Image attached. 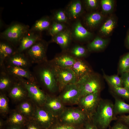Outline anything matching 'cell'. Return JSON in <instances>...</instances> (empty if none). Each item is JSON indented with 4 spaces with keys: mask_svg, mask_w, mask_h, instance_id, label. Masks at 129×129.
I'll use <instances>...</instances> for the list:
<instances>
[{
    "mask_svg": "<svg viewBox=\"0 0 129 129\" xmlns=\"http://www.w3.org/2000/svg\"><path fill=\"white\" fill-rule=\"evenodd\" d=\"M37 83L42 84L49 92L54 93L59 89L53 67L47 61L37 64L32 72Z\"/></svg>",
    "mask_w": 129,
    "mask_h": 129,
    "instance_id": "obj_1",
    "label": "cell"
},
{
    "mask_svg": "<svg viewBox=\"0 0 129 129\" xmlns=\"http://www.w3.org/2000/svg\"><path fill=\"white\" fill-rule=\"evenodd\" d=\"M113 107L111 101L101 100L91 118L98 129H106L115 118Z\"/></svg>",
    "mask_w": 129,
    "mask_h": 129,
    "instance_id": "obj_2",
    "label": "cell"
},
{
    "mask_svg": "<svg viewBox=\"0 0 129 129\" xmlns=\"http://www.w3.org/2000/svg\"><path fill=\"white\" fill-rule=\"evenodd\" d=\"M79 89L81 98L95 92H100L101 84L99 77L91 72L85 75L76 83Z\"/></svg>",
    "mask_w": 129,
    "mask_h": 129,
    "instance_id": "obj_3",
    "label": "cell"
},
{
    "mask_svg": "<svg viewBox=\"0 0 129 129\" xmlns=\"http://www.w3.org/2000/svg\"><path fill=\"white\" fill-rule=\"evenodd\" d=\"M63 124L71 125L83 124L89 118L81 109L77 108H65L57 118Z\"/></svg>",
    "mask_w": 129,
    "mask_h": 129,
    "instance_id": "obj_4",
    "label": "cell"
},
{
    "mask_svg": "<svg viewBox=\"0 0 129 129\" xmlns=\"http://www.w3.org/2000/svg\"><path fill=\"white\" fill-rule=\"evenodd\" d=\"M29 30L28 25L15 23L1 32L0 37L13 45H19L22 37Z\"/></svg>",
    "mask_w": 129,
    "mask_h": 129,
    "instance_id": "obj_5",
    "label": "cell"
},
{
    "mask_svg": "<svg viewBox=\"0 0 129 129\" xmlns=\"http://www.w3.org/2000/svg\"><path fill=\"white\" fill-rule=\"evenodd\" d=\"M51 64L53 70L59 90L61 91L67 85L76 83L77 79L71 68H62Z\"/></svg>",
    "mask_w": 129,
    "mask_h": 129,
    "instance_id": "obj_6",
    "label": "cell"
},
{
    "mask_svg": "<svg viewBox=\"0 0 129 129\" xmlns=\"http://www.w3.org/2000/svg\"><path fill=\"white\" fill-rule=\"evenodd\" d=\"M24 86L27 92L28 96L36 105L43 106L47 95L40 89L37 83L22 78H16Z\"/></svg>",
    "mask_w": 129,
    "mask_h": 129,
    "instance_id": "obj_7",
    "label": "cell"
},
{
    "mask_svg": "<svg viewBox=\"0 0 129 129\" xmlns=\"http://www.w3.org/2000/svg\"><path fill=\"white\" fill-rule=\"evenodd\" d=\"M100 92H95L81 97L78 104L82 110L91 119L95 112L101 100Z\"/></svg>",
    "mask_w": 129,
    "mask_h": 129,
    "instance_id": "obj_8",
    "label": "cell"
},
{
    "mask_svg": "<svg viewBox=\"0 0 129 129\" xmlns=\"http://www.w3.org/2000/svg\"><path fill=\"white\" fill-rule=\"evenodd\" d=\"M46 46L41 40L27 50L25 54L32 64H36L47 61Z\"/></svg>",
    "mask_w": 129,
    "mask_h": 129,
    "instance_id": "obj_9",
    "label": "cell"
},
{
    "mask_svg": "<svg viewBox=\"0 0 129 129\" xmlns=\"http://www.w3.org/2000/svg\"><path fill=\"white\" fill-rule=\"evenodd\" d=\"M57 119V118L43 106L35 105V111L31 119L38 124L43 129H48Z\"/></svg>",
    "mask_w": 129,
    "mask_h": 129,
    "instance_id": "obj_10",
    "label": "cell"
},
{
    "mask_svg": "<svg viewBox=\"0 0 129 129\" xmlns=\"http://www.w3.org/2000/svg\"><path fill=\"white\" fill-rule=\"evenodd\" d=\"M61 91L62 92L58 97L64 105L78 104L81 95L76 83L68 85Z\"/></svg>",
    "mask_w": 129,
    "mask_h": 129,
    "instance_id": "obj_11",
    "label": "cell"
},
{
    "mask_svg": "<svg viewBox=\"0 0 129 129\" xmlns=\"http://www.w3.org/2000/svg\"><path fill=\"white\" fill-rule=\"evenodd\" d=\"M43 106L57 118L65 108L64 104L59 97H54L48 95H47Z\"/></svg>",
    "mask_w": 129,
    "mask_h": 129,
    "instance_id": "obj_12",
    "label": "cell"
},
{
    "mask_svg": "<svg viewBox=\"0 0 129 129\" xmlns=\"http://www.w3.org/2000/svg\"><path fill=\"white\" fill-rule=\"evenodd\" d=\"M38 32L30 30L22 37L19 44L17 52L23 53L27 50L37 41L41 40L40 35Z\"/></svg>",
    "mask_w": 129,
    "mask_h": 129,
    "instance_id": "obj_13",
    "label": "cell"
},
{
    "mask_svg": "<svg viewBox=\"0 0 129 129\" xmlns=\"http://www.w3.org/2000/svg\"><path fill=\"white\" fill-rule=\"evenodd\" d=\"M5 68L9 74L14 77L24 79L37 83L32 72L28 68L7 65H5Z\"/></svg>",
    "mask_w": 129,
    "mask_h": 129,
    "instance_id": "obj_14",
    "label": "cell"
},
{
    "mask_svg": "<svg viewBox=\"0 0 129 129\" xmlns=\"http://www.w3.org/2000/svg\"><path fill=\"white\" fill-rule=\"evenodd\" d=\"M6 65L28 68L32 64L23 53L16 52L5 61Z\"/></svg>",
    "mask_w": 129,
    "mask_h": 129,
    "instance_id": "obj_15",
    "label": "cell"
},
{
    "mask_svg": "<svg viewBox=\"0 0 129 129\" xmlns=\"http://www.w3.org/2000/svg\"><path fill=\"white\" fill-rule=\"evenodd\" d=\"M8 91L10 96L16 100H21L28 96L26 88L18 79L10 89Z\"/></svg>",
    "mask_w": 129,
    "mask_h": 129,
    "instance_id": "obj_16",
    "label": "cell"
},
{
    "mask_svg": "<svg viewBox=\"0 0 129 129\" xmlns=\"http://www.w3.org/2000/svg\"><path fill=\"white\" fill-rule=\"evenodd\" d=\"M0 90L1 91H8L17 79L9 74L5 70V66L0 67Z\"/></svg>",
    "mask_w": 129,
    "mask_h": 129,
    "instance_id": "obj_17",
    "label": "cell"
},
{
    "mask_svg": "<svg viewBox=\"0 0 129 129\" xmlns=\"http://www.w3.org/2000/svg\"><path fill=\"white\" fill-rule=\"evenodd\" d=\"M13 46L7 41L0 42V67L4 65L5 62L8 58L17 52V51L14 49Z\"/></svg>",
    "mask_w": 129,
    "mask_h": 129,
    "instance_id": "obj_18",
    "label": "cell"
},
{
    "mask_svg": "<svg viewBox=\"0 0 129 129\" xmlns=\"http://www.w3.org/2000/svg\"><path fill=\"white\" fill-rule=\"evenodd\" d=\"M71 69L76 75L77 81L85 75L91 72L88 66L80 59L76 60Z\"/></svg>",
    "mask_w": 129,
    "mask_h": 129,
    "instance_id": "obj_19",
    "label": "cell"
},
{
    "mask_svg": "<svg viewBox=\"0 0 129 129\" xmlns=\"http://www.w3.org/2000/svg\"><path fill=\"white\" fill-rule=\"evenodd\" d=\"M76 59L68 55H64L56 57L49 62L53 65L64 68H71Z\"/></svg>",
    "mask_w": 129,
    "mask_h": 129,
    "instance_id": "obj_20",
    "label": "cell"
},
{
    "mask_svg": "<svg viewBox=\"0 0 129 129\" xmlns=\"http://www.w3.org/2000/svg\"><path fill=\"white\" fill-rule=\"evenodd\" d=\"M35 104L29 101L22 102L18 107V111L28 120L32 118L34 114Z\"/></svg>",
    "mask_w": 129,
    "mask_h": 129,
    "instance_id": "obj_21",
    "label": "cell"
},
{
    "mask_svg": "<svg viewBox=\"0 0 129 129\" xmlns=\"http://www.w3.org/2000/svg\"><path fill=\"white\" fill-rule=\"evenodd\" d=\"M28 120L18 111L14 112L10 115L6 122L8 125L25 126Z\"/></svg>",
    "mask_w": 129,
    "mask_h": 129,
    "instance_id": "obj_22",
    "label": "cell"
},
{
    "mask_svg": "<svg viewBox=\"0 0 129 129\" xmlns=\"http://www.w3.org/2000/svg\"><path fill=\"white\" fill-rule=\"evenodd\" d=\"M73 34L75 38L78 39L82 40L90 37L91 33L84 27L80 22H77L75 25Z\"/></svg>",
    "mask_w": 129,
    "mask_h": 129,
    "instance_id": "obj_23",
    "label": "cell"
},
{
    "mask_svg": "<svg viewBox=\"0 0 129 129\" xmlns=\"http://www.w3.org/2000/svg\"><path fill=\"white\" fill-rule=\"evenodd\" d=\"M70 38V33L68 31H62L53 37L52 41L58 44L63 48L67 47Z\"/></svg>",
    "mask_w": 129,
    "mask_h": 129,
    "instance_id": "obj_24",
    "label": "cell"
},
{
    "mask_svg": "<svg viewBox=\"0 0 129 129\" xmlns=\"http://www.w3.org/2000/svg\"><path fill=\"white\" fill-rule=\"evenodd\" d=\"M51 25L48 18H43L37 20L30 30L32 31L38 32L48 30Z\"/></svg>",
    "mask_w": 129,
    "mask_h": 129,
    "instance_id": "obj_25",
    "label": "cell"
},
{
    "mask_svg": "<svg viewBox=\"0 0 129 129\" xmlns=\"http://www.w3.org/2000/svg\"><path fill=\"white\" fill-rule=\"evenodd\" d=\"M108 42V40L107 39L97 37L89 44L88 48L90 51L101 50L106 47Z\"/></svg>",
    "mask_w": 129,
    "mask_h": 129,
    "instance_id": "obj_26",
    "label": "cell"
},
{
    "mask_svg": "<svg viewBox=\"0 0 129 129\" xmlns=\"http://www.w3.org/2000/svg\"><path fill=\"white\" fill-rule=\"evenodd\" d=\"M113 110L115 115L119 114L129 113V104L118 98L115 99Z\"/></svg>",
    "mask_w": 129,
    "mask_h": 129,
    "instance_id": "obj_27",
    "label": "cell"
},
{
    "mask_svg": "<svg viewBox=\"0 0 129 129\" xmlns=\"http://www.w3.org/2000/svg\"><path fill=\"white\" fill-rule=\"evenodd\" d=\"M103 18L101 14L95 12L89 15L86 17V22L87 25L91 28L97 26L101 22Z\"/></svg>",
    "mask_w": 129,
    "mask_h": 129,
    "instance_id": "obj_28",
    "label": "cell"
},
{
    "mask_svg": "<svg viewBox=\"0 0 129 129\" xmlns=\"http://www.w3.org/2000/svg\"><path fill=\"white\" fill-rule=\"evenodd\" d=\"M116 25V21L112 17L108 18L101 27L99 32L102 34L107 36L112 32Z\"/></svg>",
    "mask_w": 129,
    "mask_h": 129,
    "instance_id": "obj_29",
    "label": "cell"
},
{
    "mask_svg": "<svg viewBox=\"0 0 129 129\" xmlns=\"http://www.w3.org/2000/svg\"><path fill=\"white\" fill-rule=\"evenodd\" d=\"M82 9V5L80 1H74L69 6L68 9L69 14L71 18L76 19L81 13Z\"/></svg>",
    "mask_w": 129,
    "mask_h": 129,
    "instance_id": "obj_30",
    "label": "cell"
},
{
    "mask_svg": "<svg viewBox=\"0 0 129 129\" xmlns=\"http://www.w3.org/2000/svg\"><path fill=\"white\" fill-rule=\"evenodd\" d=\"M48 129H84V124L79 125L65 124L59 121L57 118Z\"/></svg>",
    "mask_w": 129,
    "mask_h": 129,
    "instance_id": "obj_31",
    "label": "cell"
},
{
    "mask_svg": "<svg viewBox=\"0 0 129 129\" xmlns=\"http://www.w3.org/2000/svg\"><path fill=\"white\" fill-rule=\"evenodd\" d=\"M129 70V52L120 59L119 64V70L122 74Z\"/></svg>",
    "mask_w": 129,
    "mask_h": 129,
    "instance_id": "obj_32",
    "label": "cell"
},
{
    "mask_svg": "<svg viewBox=\"0 0 129 129\" xmlns=\"http://www.w3.org/2000/svg\"><path fill=\"white\" fill-rule=\"evenodd\" d=\"M104 77L111 86L120 87H123L121 79L118 75H113L109 76L104 74Z\"/></svg>",
    "mask_w": 129,
    "mask_h": 129,
    "instance_id": "obj_33",
    "label": "cell"
},
{
    "mask_svg": "<svg viewBox=\"0 0 129 129\" xmlns=\"http://www.w3.org/2000/svg\"><path fill=\"white\" fill-rule=\"evenodd\" d=\"M9 110L8 101L5 94H1L0 96V111L3 115L8 113Z\"/></svg>",
    "mask_w": 129,
    "mask_h": 129,
    "instance_id": "obj_34",
    "label": "cell"
},
{
    "mask_svg": "<svg viewBox=\"0 0 129 129\" xmlns=\"http://www.w3.org/2000/svg\"><path fill=\"white\" fill-rule=\"evenodd\" d=\"M101 5L102 11L106 13H109L113 10L114 1L113 0H102Z\"/></svg>",
    "mask_w": 129,
    "mask_h": 129,
    "instance_id": "obj_35",
    "label": "cell"
},
{
    "mask_svg": "<svg viewBox=\"0 0 129 129\" xmlns=\"http://www.w3.org/2000/svg\"><path fill=\"white\" fill-rule=\"evenodd\" d=\"M64 28V25L60 23L54 22L48 30L49 33L52 37L62 32Z\"/></svg>",
    "mask_w": 129,
    "mask_h": 129,
    "instance_id": "obj_36",
    "label": "cell"
},
{
    "mask_svg": "<svg viewBox=\"0 0 129 129\" xmlns=\"http://www.w3.org/2000/svg\"><path fill=\"white\" fill-rule=\"evenodd\" d=\"M114 91L118 95L129 100V90L123 87L111 86Z\"/></svg>",
    "mask_w": 129,
    "mask_h": 129,
    "instance_id": "obj_37",
    "label": "cell"
},
{
    "mask_svg": "<svg viewBox=\"0 0 129 129\" xmlns=\"http://www.w3.org/2000/svg\"><path fill=\"white\" fill-rule=\"evenodd\" d=\"M71 53L75 56L80 57L85 55L86 51L84 47L78 46L74 47L72 49Z\"/></svg>",
    "mask_w": 129,
    "mask_h": 129,
    "instance_id": "obj_38",
    "label": "cell"
},
{
    "mask_svg": "<svg viewBox=\"0 0 129 129\" xmlns=\"http://www.w3.org/2000/svg\"><path fill=\"white\" fill-rule=\"evenodd\" d=\"M121 78L123 87L129 90V72H126L122 74Z\"/></svg>",
    "mask_w": 129,
    "mask_h": 129,
    "instance_id": "obj_39",
    "label": "cell"
},
{
    "mask_svg": "<svg viewBox=\"0 0 129 129\" xmlns=\"http://www.w3.org/2000/svg\"><path fill=\"white\" fill-rule=\"evenodd\" d=\"M25 129H43L38 124L32 119L28 120L25 126Z\"/></svg>",
    "mask_w": 129,
    "mask_h": 129,
    "instance_id": "obj_40",
    "label": "cell"
},
{
    "mask_svg": "<svg viewBox=\"0 0 129 129\" xmlns=\"http://www.w3.org/2000/svg\"><path fill=\"white\" fill-rule=\"evenodd\" d=\"M54 18L57 21L60 22H65L67 19L64 12L60 11L57 12L55 15Z\"/></svg>",
    "mask_w": 129,
    "mask_h": 129,
    "instance_id": "obj_41",
    "label": "cell"
},
{
    "mask_svg": "<svg viewBox=\"0 0 129 129\" xmlns=\"http://www.w3.org/2000/svg\"><path fill=\"white\" fill-rule=\"evenodd\" d=\"M84 129H98L91 119L88 118L84 124Z\"/></svg>",
    "mask_w": 129,
    "mask_h": 129,
    "instance_id": "obj_42",
    "label": "cell"
},
{
    "mask_svg": "<svg viewBox=\"0 0 129 129\" xmlns=\"http://www.w3.org/2000/svg\"><path fill=\"white\" fill-rule=\"evenodd\" d=\"M87 6L91 9H95L98 5V1L97 0H87L86 1Z\"/></svg>",
    "mask_w": 129,
    "mask_h": 129,
    "instance_id": "obj_43",
    "label": "cell"
},
{
    "mask_svg": "<svg viewBox=\"0 0 129 129\" xmlns=\"http://www.w3.org/2000/svg\"><path fill=\"white\" fill-rule=\"evenodd\" d=\"M111 129H129V128L126 125L120 121L114 125Z\"/></svg>",
    "mask_w": 129,
    "mask_h": 129,
    "instance_id": "obj_44",
    "label": "cell"
},
{
    "mask_svg": "<svg viewBox=\"0 0 129 129\" xmlns=\"http://www.w3.org/2000/svg\"><path fill=\"white\" fill-rule=\"evenodd\" d=\"M120 121L125 124L128 126H129V115H122L119 118Z\"/></svg>",
    "mask_w": 129,
    "mask_h": 129,
    "instance_id": "obj_45",
    "label": "cell"
},
{
    "mask_svg": "<svg viewBox=\"0 0 129 129\" xmlns=\"http://www.w3.org/2000/svg\"><path fill=\"white\" fill-rule=\"evenodd\" d=\"M6 129H25V126H24L14 125H8Z\"/></svg>",
    "mask_w": 129,
    "mask_h": 129,
    "instance_id": "obj_46",
    "label": "cell"
},
{
    "mask_svg": "<svg viewBox=\"0 0 129 129\" xmlns=\"http://www.w3.org/2000/svg\"><path fill=\"white\" fill-rule=\"evenodd\" d=\"M126 43L128 48L129 49V31L128 32L127 37Z\"/></svg>",
    "mask_w": 129,
    "mask_h": 129,
    "instance_id": "obj_47",
    "label": "cell"
},
{
    "mask_svg": "<svg viewBox=\"0 0 129 129\" xmlns=\"http://www.w3.org/2000/svg\"><path fill=\"white\" fill-rule=\"evenodd\" d=\"M4 123L3 122L2 120H0V129H2L4 125Z\"/></svg>",
    "mask_w": 129,
    "mask_h": 129,
    "instance_id": "obj_48",
    "label": "cell"
},
{
    "mask_svg": "<svg viewBox=\"0 0 129 129\" xmlns=\"http://www.w3.org/2000/svg\"><path fill=\"white\" fill-rule=\"evenodd\" d=\"M128 72H129V71H128Z\"/></svg>",
    "mask_w": 129,
    "mask_h": 129,
    "instance_id": "obj_49",
    "label": "cell"
}]
</instances>
